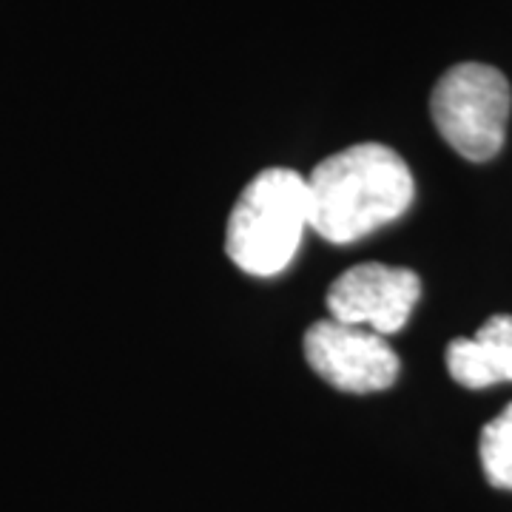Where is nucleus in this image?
Listing matches in <instances>:
<instances>
[{
  "instance_id": "f257e3e1",
  "label": "nucleus",
  "mask_w": 512,
  "mask_h": 512,
  "mask_svg": "<svg viewBox=\"0 0 512 512\" xmlns=\"http://www.w3.org/2000/svg\"><path fill=\"white\" fill-rule=\"evenodd\" d=\"M308 183L311 231L348 245L399 220L413 202V174L393 148L359 143L313 168Z\"/></svg>"
},
{
  "instance_id": "f03ea898",
  "label": "nucleus",
  "mask_w": 512,
  "mask_h": 512,
  "mask_svg": "<svg viewBox=\"0 0 512 512\" xmlns=\"http://www.w3.org/2000/svg\"><path fill=\"white\" fill-rule=\"evenodd\" d=\"M311 231L308 183L291 168L256 174L228 217L225 254L251 276L282 274Z\"/></svg>"
},
{
  "instance_id": "7ed1b4c3",
  "label": "nucleus",
  "mask_w": 512,
  "mask_h": 512,
  "mask_svg": "<svg viewBox=\"0 0 512 512\" xmlns=\"http://www.w3.org/2000/svg\"><path fill=\"white\" fill-rule=\"evenodd\" d=\"M512 92L507 77L484 63H458L430 97V111L447 146L464 160L484 163L504 146Z\"/></svg>"
},
{
  "instance_id": "20e7f679",
  "label": "nucleus",
  "mask_w": 512,
  "mask_h": 512,
  "mask_svg": "<svg viewBox=\"0 0 512 512\" xmlns=\"http://www.w3.org/2000/svg\"><path fill=\"white\" fill-rule=\"evenodd\" d=\"M305 359L316 376L342 393H376L396 382L399 356L384 336L322 319L305 333Z\"/></svg>"
},
{
  "instance_id": "39448f33",
  "label": "nucleus",
  "mask_w": 512,
  "mask_h": 512,
  "mask_svg": "<svg viewBox=\"0 0 512 512\" xmlns=\"http://www.w3.org/2000/svg\"><path fill=\"white\" fill-rule=\"evenodd\" d=\"M419 296L421 282L413 271L365 262L339 276L325 302L330 319L390 336L407 325Z\"/></svg>"
},
{
  "instance_id": "423d86ee",
  "label": "nucleus",
  "mask_w": 512,
  "mask_h": 512,
  "mask_svg": "<svg viewBox=\"0 0 512 512\" xmlns=\"http://www.w3.org/2000/svg\"><path fill=\"white\" fill-rule=\"evenodd\" d=\"M447 370L470 390L512 382V316H493L473 339L450 342Z\"/></svg>"
},
{
  "instance_id": "0eeeda50",
  "label": "nucleus",
  "mask_w": 512,
  "mask_h": 512,
  "mask_svg": "<svg viewBox=\"0 0 512 512\" xmlns=\"http://www.w3.org/2000/svg\"><path fill=\"white\" fill-rule=\"evenodd\" d=\"M481 467L498 490H512V404L481 430Z\"/></svg>"
}]
</instances>
